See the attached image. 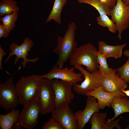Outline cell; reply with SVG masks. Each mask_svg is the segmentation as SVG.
Wrapping results in <instances>:
<instances>
[{"mask_svg":"<svg viewBox=\"0 0 129 129\" xmlns=\"http://www.w3.org/2000/svg\"><path fill=\"white\" fill-rule=\"evenodd\" d=\"M76 26L74 22L68 25L63 37L57 39V45L53 52L58 56L55 65L59 68H63L64 64L69 59L77 48V43L75 39Z\"/></svg>","mask_w":129,"mask_h":129,"instance_id":"6da1fadb","label":"cell"},{"mask_svg":"<svg viewBox=\"0 0 129 129\" xmlns=\"http://www.w3.org/2000/svg\"><path fill=\"white\" fill-rule=\"evenodd\" d=\"M98 51L92 43H89L77 47L69 59L71 65L84 66L88 71L92 73L98 70L97 58Z\"/></svg>","mask_w":129,"mask_h":129,"instance_id":"7a4b0ae2","label":"cell"},{"mask_svg":"<svg viewBox=\"0 0 129 129\" xmlns=\"http://www.w3.org/2000/svg\"><path fill=\"white\" fill-rule=\"evenodd\" d=\"M41 78L34 74L22 76L16 83L20 104L24 106L38 97Z\"/></svg>","mask_w":129,"mask_h":129,"instance_id":"3957f363","label":"cell"},{"mask_svg":"<svg viewBox=\"0 0 129 129\" xmlns=\"http://www.w3.org/2000/svg\"><path fill=\"white\" fill-rule=\"evenodd\" d=\"M78 69L84 76V79L80 84L73 85V90L77 93L85 95L88 92L94 90L101 86L102 73L99 70L90 73L84 69L81 65L74 66Z\"/></svg>","mask_w":129,"mask_h":129,"instance_id":"277c9868","label":"cell"},{"mask_svg":"<svg viewBox=\"0 0 129 129\" xmlns=\"http://www.w3.org/2000/svg\"><path fill=\"white\" fill-rule=\"evenodd\" d=\"M50 81L55 95L54 108H60L69 105L75 98L72 90L73 85L57 79Z\"/></svg>","mask_w":129,"mask_h":129,"instance_id":"5b68a950","label":"cell"},{"mask_svg":"<svg viewBox=\"0 0 129 129\" xmlns=\"http://www.w3.org/2000/svg\"><path fill=\"white\" fill-rule=\"evenodd\" d=\"M41 107L38 97L24 106L18 121L26 129H33L38 124Z\"/></svg>","mask_w":129,"mask_h":129,"instance_id":"8992f818","label":"cell"},{"mask_svg":"<svg viewBox=\"0 0 129 129\" xmlns=\"http://www.w3.org/2000/svg\"><path fill=\"white\" fill-rule=\"evenodd\" d=\"M15 86L12 76L4 83H0V104L6 111L16 109L20 104Z\"/></svg>","mask_w":129,"mask_h":129,"instance_id":"52a82bcc","label":"cell"},{"mask_svg":"<svg viewBox=\"0 0 129 129\" xmlns=\"http://www.w3.org/2000/svg\"><path fill=\"white\" fill-rule=\"evenodd\" d=\"M38 97L41 107V114L51 113L54 108L55 95L50 80L41 78Z\"/></svg>","mask_w":129,"mask_h":129,"instance_id":"ba28073f","label":"cell"},{"mask_svg":"<svg viewBox=\"0 0 129 129\" xmlns=\"http://www.w3.org/2000/svg\"><path fill=\"white\" fill-rule=\"evenodd\" d=\"M111 16L117 27L118 38L121 40L122 32L129 28V5H125L122 0H117L111 10Z\"/></svg>","mask_w":129,"mask_h":129,"instance_id":"9c48e42d","label":"cell"},{"mask_svg":"<svg viewBox=\"0 0 129 129\" xmlns=\"http://www.w3.org/2000/svg\"><path fill=\"white\" fill-rule=\"evenodd\" d=\"M75 68L74 67L70 69L66 68L60 69L55 65L48 73L40 75V77L50 80L54 79H60L71 83L73 85L83 80L82 75L81 73L75 72Z\"/></svg>","mask_w":129,"mask_h":129,"instance_id":"30bf717a","label":"cell"},{"mask_svg":"<svg viewBox=\"0 0 129 129\" xmlns=\"http://www.w3.org/2000/svg\"><path fill=\"white\" fill-rule=\"evenodd\" d=\"M51 113V117L64 129H78L74 113L69 105L60 108H54Z\"/></svg>","mask_w":129,"mask_h":129,"instance_id":"8fae6325","label":"cell"},{"mask_svg":"<svg viewBox=\"0 0 129 129\" xmlns=\"http://www.w3.org/2000/svg\"><path fill=\"white\" fill-rule=\"evenodd\" d=\"M85 108L83 110H80L74 113L78 129H83L85 124L95 112H99L97 99L91 96H87Z\"/></svg>","mask_w":129,"mask_h":129,"instance_id":"7c38bea8","label":"cell"},{"mask_svg":"<svg viewBox=\"0 0 129 129\" xmlns=\"http://www.w3.org/2000/svg\"><path fill=\"white\" fill-rule=\"evenodd\" d=\"M128 86L127 83L117 74L116 69L110 74L103 75L101 85L105 91L112 93L121 91Z\"/></svg>","mask_w":129,"mask_h":129,"instance_id":"4fadbf2b","label":"cell"},{"mask_svg":"<svg viewBox=\"0 0 129 129\" xmlns=\"http://www.w3.org/2000/svg\"><path fill=\"white\" fill-rule=\"evenodd\" d=\"M85 95L92 96L96 98L99 108L101 109H103L106 106L110 107L111 103L114 97L126 96L125 94L121 91L109 92L105 91L101 86L87 93Z\"/></svg>","mask_w":129,"mask_h":129,"instance_id":"5bb4252c","label":"cell"},{"mask_svg":"<svg viewBox=\"0 0 129 129\" xmlns=\"http://www.w3.org/2000/svg\"><path fill=\"white\" fill-rule=\"evenodd\" d=\"M98 51L106 59L113 57L117 59L121 57L123 48L126 44L112 46L108 45L104 41H100L98 43Z\"/></svg>","mask_w":129,"mask_h":129,"instance_id":"9a60e30c","label":"cell"},{"mask_svg":"<svg viewBox=\"0 0 129 129\" xmlns=\"http://www.w3.org/2000/svg\"><path fill=\"white\" fill-rule=\"evenodd\" d=\"M110 107L113 109L114 116L111 119H108L107 122L113 120L122 113H129V99L126 96H115L112 101Z\"/></svg>","mask_w":129,"mask_h":129,"instance_id":"2e32d148","label":"cell"},{"mask_svg":"<svg viewBox=\"0 0 129 129\" xmlns=\"http://www.w3.org/2000/svg\"><path fill=\"white\" fill-rule=\"evenodd\" d=\"M9 47L11 52H9V55L5 60V63L12 56L15 55L16 57L14 59L15 64L18 61L19 59H23V61L21 62V64L22 65L23 67L24 68L26 67V64L28 62L34 63L39 59L38 58L32 59H28L27 56H28L29 54L26 53L21 48L19 45L16 43H11Z\"/></svg>","mask_w":129,"mask_h":129,"instance_id":"e0dca14e","label":"cell"},{"mask_svg":"<svg viewBox=\"0 0 129 129\" xmlns=\"http://www.w3.org/2000/svg\"><path fill=\"white\" fill-rule=\"evenodd\" d=\"M20 111L16 109L6 114H0V127L1 129H11L14 124L18 121Z\"/></svg>","mask_w":129,"mask_h":129,"instance_id":"ac0fdd59","label":"cell"},{"mask_svg":"<svg viewBox=\"0 0 129 129\" xmlns=\"http://www.w3.org/2000/svg\"><path fill=\"white\" fill-rule=\"evenodd\" d=\"M67 1L66 0H55L53 8L47 18L46 23L53 20L56 23L61 24V14Z\"/></svg>","mask_w":129,"mask_h":129,"instance_id":"d6986e66","label":"cell"},{"mask_svg":"<svg viewBox=\"0 0 129 129\" xmlns=\"http://www.w3.org/2000/svg\"><path fill=\"white\" fill-rule=\"evenodd\" d=\"M107 114L105 112H96L92 114L89 120L91 125V129H102L106 122Z\"/></svg>","mask_w":129,"mask_h":129,"instance_id":"ffe728a7","label":"cell"},{"mask_svg":"<svg viewBox=\"0 0 129 129\" xmlns=\"http://www.w3.org/2000/svg\"><path fill=\"white\" fill-rule=\"evenodd\" d=\"M80 4L86 3L95 8L98 11L100 16L106 15L111 16V9L99 0H78Z\"/></svg>","mask_w":129,"mask_h":129,"instance_id":"44dd1931","label":"cell"},{"mask_svg":"<svg viewBox=\"0 0 129 129\" xmlns=\"http://www.w3.org/2000/svg\"><path fill=\"white\" fill-rule=\"evenodd\" d=\"M18 12L14 11L11 14L0 17V21L2 22L6 32L9 34L16 26L15 23L18 17Z\"/></svg>","mask_w":129,"mask_h":129,"instance_id":"7402d4cb","label":"cell"},{"mask_svg":"<svg viewBox=\"0 0 129 129\" xmlns=\"http://www.w3.org/2000/svg\"><path fill=\"white\" fill-rule=\"evenodd\" d=\"M19 8L16 2L13 0H2L0 2V16H3L11 14L15 11H18Z\"/></svg>","mask_w":129,"mask_h":129,"instance_id":"603a6c76","label":"cell"},{"mask_svg":"<svg viewBox=\"0 0 129 129\" xmlns=\"http://www.w3.org/2000/svg\"><path fill=\"white\" fill-rule=\"evenodd\" d=\"M98 24L101 26L107 28L108 30L113 33L117 31L116 25L114 22L110 19L106 15L99 16L97 17Z\"/></svg>","mask_w":129,"mask_h":129,"instance_id":"cb8c5ba5","label":"cell"},{"mask_svg":"<svg viewBox=\"0 0 129 129\" xmlns=\"http://www.w3.org/2000/svg\"><path fill=\"white\" fill-rule=\"evenodd\" d=\"M97 58L98 63L99 64L98 66V70L102 73L103 75L111 74L114 69L108 66L107 59L98 51L97 53Z\"/></svg>","mask_w":129,"mask_h":129,"instance_id":"d4e9b609","label":"cell"},{"mask_svg":"<svg viewBox=\"0 0 129 129\" xmlns=\"http://www.w3.org/2000/svg\"><path fill=\"white\" fill-rule=\"evenodd\" d=\"M117 74L126 82L129 83V57L126 63L116 69Z\"/></svg>","mask_w":129,"mask_h":129,"instance_id":"484cf974","label":"cell"},{"mask_svg":"<svg viewBox=\"0 0 129 129\" xmlns=\"http://www.w3.org/2000/svg\"><path fill=\"white\" fill-rule=\"evenodd\" d=\"M42 129H64L62 126L52 117L45 122L42 127Z\"/></svg>","mask_w":129,"mask_h":129,"instance_id":"4316f807","label":"cell"},{"mask_svg":"<svg viewBox=\"0 0 129 129\" xmlns=\"http://www.w3.org/2000/svg\"><path fill=\"white\" fill-rule=\"evenodd\" d=\"M34 44L33 41L29 38L27 37L25 38L23 43L19 46L26 53L28 54V52L31 50V48Z\"/></svg>","mask_w":129,"mask_h":129,"instance_id":"83f0119b","label":"cell"},{"mask_svg":"<svg viewBox=\"0 0 129 129\" xmlns=\"http://www.w3.org/2000/svg\"><path fill=\"white\" fill-rule=\"evenodd\" d=\"M120 119L119 118L115 121L113 120L109 122L106 120L105 123L103 126L102 129H112L114 127L118 129H121V127L118 123Z\"/></svg>","mask_w":129,"mask_h":129,"instance_id":"f1b7e54d","label":"cell"},{"mask_svg":"<svg viewBox=\"0 0 129 129\" xmlns=\"http://www.w3.org/2000/svg\"><path fill=\"white\" fill-rule=\"evenodd\" d=\"M111 9L115 5L117 0H99Z\"/></svg>","mask_w":129,"mask_h":129,"instance_id":"f546056e","label":"cell"},{"mask_svg":"<svg viewBox=\"0 0 129 129\" xmlns=\"http://www.w3.org/2000/svg\"><path fill=\"white\" fill-rule=\"evenodd\" d=\"M2 24H0V38H6L9 35Z\"/></svg>","mask_w":129,"mask_h":129,"instance_id":"4dcf8cb0","label":"cell"},{"mask_svg":"<svg viewBox=\"0 0 129 129\" xmlns=\"http://www.w3.org/2000/svg\"><path fill=\"white\" fill-rule=\"evenodd\" d=\"M7 54L6 53L2 48L0 45V70H2L3 68L2 65V61L3 57L5 55Z\"/></svg>","mask_w":129,"mask_h":129,"instance_id":"1f68e13d","label":"cell"},{"mask_svg":"<svg viewBox=\"0 0 129 129\" xmlns=\"http://www.w3.org/2000/svg\"><path fill=\"white\" fill-rule=\"evenodd\" d=\"M22 127L17 121L15 122L13 124L12 129H23Z\"/></svg>","mask_w":129,"mask_h":129,"instance_id":"d6a6232c","label":"cell"},{"mask_svg":"<svg viewBox=\"0 0 129 129\" xmlns=\"http://www.w3.org/2000/svg\"><path fill=\"white\" fill-rule=\"evenodd\" d=\"M124 55L126 56L129 57V51L127 49H125L123 52Z\"/></svg>","mask_w":129,"mask_h":129,"instance_id":"836d02e7","label":"cell"},{"mask_svg":"<svg viewBox=\"0 0 129 129\" xmlns=\"http://www.w3.org/2000/svg\"><path fill=\"white\" fill-rule=\"evenodd\" d=\"M121 91L124 93L127 96L129 97V90H122Z\"/></svg>","mask_w":129,"mask_h":129,"instance_id":"e575fe53","label":"cell"},{"mask_svg":"<svg viewBox=\"0 0 129 129\" xmlns=\"http://www.w3.org/2000/svg\"><path fill=\"white\" fill-rule=\"evenodd\" d=\"M122 0L125 5H129V0Z\"/></svg>","mask_w":129,"mask_h":129,"instance_id":"d590c367","label":"cell"},{"mask_svg":"<svg viewBox=\"0 0 129 129\" xmlns=\"http://www.w3.org/2000/svg\"><path fill=\"white\" fill-rule=\"evenodd\" d=\"M125 129H129V126H128Z\"/></svg>","mask_w":129,"mask_h":129,"instance_id":"8d00e7d4","label":"cell"},{"mask_svg":"<svg viewBox=\"0 0 129 129\" xmlns=\"http://www.w3.org/2000/svg\"></svg>","mask_w":129,"mask_h":129,"instance_id":"74e56055","label":"cell"}]
</instances>
